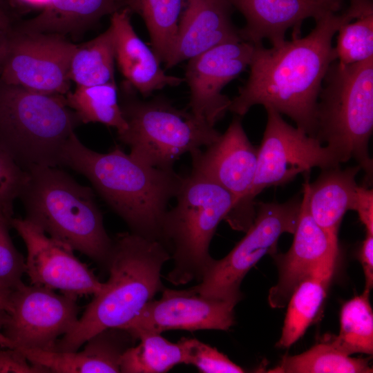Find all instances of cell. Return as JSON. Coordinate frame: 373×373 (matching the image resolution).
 Listing matches in <instances>:
<instances>
[{
	"instance_id": "6da1fadb",
	"label": "cell",
	"mask_w": 373,
	"mask_h": 373,
	"mask_svg": "<svg viewBox=\"0 0 373 373\" xmlns=\"http://www.w3.org/2000/svg\"><path fill=\"white\" fill-rule=\"evenodd\" d=\"M368 10L364 0H350L343 13L329 12L316 21L304 37L271 48L254 44L250 73L229 111L245 115L255 105L271 107L293 119L297 127L315 137L317 104L324 77L336 60L332 39L339 28Z\"/></svg>"
},
{
	"instance_id": "7a4b0ae2",
	"label": "cell",
	"mask_w": 373,
	"mask_h": 373,
	"mask_svg": "<svg viewBox=\"0 0 373 373\" xmlns=\"http://www.w3.org/2000/svg\"><path fill=\"white\" fill-rule=\"evenodd\" d=\"M61 165L86 177L131 232L162 243L167 206L183 176L149 166L118 146L105 153L93 151L75 133L63 148Z\"/></svg>"
},
{
	"instance_id": "3957f363",
	"label": "cell",
	"mask_w": 373,
	"mask_h": 373,
	"mask_svg": "<svg viewBox=\"0 0 373 373\" xmlns=\"http://www.w3.org/2000/svg\"><path fill=\"white\" fill-rule=\"evenodd\" d=\"M171 259L166 247L132 232L113 240L104 288L94 296L73 328L59 338L52 351L76 352L98 332L124 327L164 288L161 271Z\"/></svg>"
},
{
	"instance_id": "277c9868",
	"label": "cell",
	"mask_w": 373,
	"mask_h": 373,
	"mask_svg": "<svg viewBox=\"0 0 373 373\" xmlns=\"http://www.w3.org/2000/svg\"><path fill=\"white\" fill-rule=\"evenodd\" d=\"M27 173L19 196L25 218L107 269L113 240L105 229L93 190L57 167L37 166Z\"/></svg>"
},
{
	"instance_id": "5b68a950",
	"label": "cell",
	"mask_w": 373,
	"mask_h": 373,
	"mask_svg": "<svg viewBox=\"0 0 373 373\" xmlns=\"http://www.w3.org/2000/svg\"><path fill=\"white\" fill-rule=\"evenodd\" d=\"M82 124L63 95H46L0 80V150L25 171L61 165L63 148Z\"/></svg>"
},
{
	"instance_id": "8992f818",
	"label": "cell",
	"mask_w": 373,
	"mask_h": 373,
	"mask_svg": "<svg viewBox=\"0 0 373 373\" xmlns=\"http://www.w3.org/2000/svg\"><path fill=\"white\" fill-rule=\"evenodd\" d=\"M162 227V244L173 262L166 279L174 285L200 282L213 258L209 246L216 229L235 204L225 189L191 171L184 177Z\"/></svg>"
},
{
	"instance_id": "52a82bcc",
	"label": "cell",
	"mask_w": 373,
	"mask_h": 373,
	"mask_svg": "<svg viewBox=\"0 0 373 373\" xmlns=\"http://www.w3.org/2000/svg\"><path fill=\"white\" fill-rule=\"evenodd\" d=\"M316 136L326 142L345 162L354 158L369 184L372 160L369 141L373 128V57L329 67L318 96Z\"/></svg>"
},
{
	"instance_id": "ba28073f",
	"label": "cell",
	"mask_w": 373,
	"mask_h": 373,
	"mask_svg": "<svg viewBox=\"0 0 373 373\" xmlns=\"http://www.w3.org/2000/svg\"><path fill=\"white\" fill-rule=\"evenodd\" d=\"M118 97L127 124V128L117 133L118 139L130 147L131 155L149 166L172 170L182 155L206 147L221 135L213 126L191 111L175 107L164 97L140 99L125 80Z\"/></svg>"
},
{
	"instance_id": "9c48e42d",
	"label": "cell",
	"mask_w": 373,
	"mask_h": 373,
	"mask_svg": "<svg viewBox=\"0 0 373 373\" xmlns=\"http://www.w3.org/2000/svg\"><path fill=\"white\" fill-rule=\"evenodd\" d=\"M267 122L258 147L257 168L251 186L225 220L238 231H247L256 215L255 197L263 189L291 181L313 167L322 170L339 166L342 160L331 147L298 127L287 124L281 114L265 107Z\"/></svg>"
},
{
	"instance_id": "30bf717a",
	"label": "cell",
	"mask_w": 373,
	"mask_h": 373,
	"mask_svg": "<svg viewBox=\"0 0 373 373\" xmlns=\"http://www.w3.org/2000/svg\"><path fill=\"white\" fill-rule=\"evenodd\" d=\"M302 199L285 203L258 202L246 235L220 260L213 259L201 281L195 285L202 294L236 305L242 298L240 285L246 274L275 248L284 233H294Z\"/></svg>"
},
{
	"instance_id": "8fae6325",
	"label": "cell",
	"mask_w": 373,
	"mask_h": 373,
	"mask_svg": "<svg viewBox=\"0 0 373 373\" xmlns=\"http://www.w3.org/2000/svg\"><path fill=\"white\" fill-rule=\"evenodd\" d=\"M77 296L24 283L13 289L0 347L52 351L78 321Z\"/></svg>"
},
{
	"instance_id": "7c38bea8",
	"label": "cell",
	"mask_w": 373,
	"mask_h": 373,
	"mask_svg": "<svg viewBox=\"0 0 373 373\" xmlns=\"http://www.w3.org/2000/svg\"><path fill=\"white\" fill-rule=\"evenodd\" d=\"M76 48L65 37L24 32L14 26L0 61V80L38 93L66 95Z\"/></svg>"
},
{
	"instance_id": "4fadbf2b",
	"label": "cell",
	"mask_w": 373,
	"mask_h": 373,
	"mask_svg": "<svg viewBox=\"0 0 373 373\" xmlns=\"http://www.w3.org/2000/svg\"><path fill=\"white\" fill-rule=\"evenodd\" d=\"M13 227L27 248L26 274L32 285L77 297L96 295L105 287L66 245L46 234L26 218H13Z\"/></svg>"
},
{
	"instance_id": "5bb4252c",
	"label": "cell",
	"mask_w": 373,
	"mask_h": 373,
	"mask_svg": "<svg viewBox=\"0 0 373 373\" xmlns=\"http://www.w3.org/2000/svg\"><path fill=\"white\" fill-rule=\"evenodd\" d=\"M254 44L243 40L214 46L188 60L184 81L190 89V111L215 126L229 111L231 101L223 88L249 66Z\"/></svg>"
},
{
	"instance_id": "9a60e30c",
	"label": "cell",
	"mask_w": 373,
	"mask_h": 373,
	"mask_svg": "<svg viewBox=\"0 0 373 373\" xmlns=\"http://www.w3.org/2000/svg\"><path fill=\"white\" fill-rule=\"evenodd\" d=\"M159 300L149 302L124 329L161 334L172 329L228 330L235 322L233 303L200 294L195 287L173 289L164 287Z\"/></svg>"
},
{
	"instance_id": "2e32d148",
	"label": "cell",
	"mask_w": 373,
	"mask_h": 373,
	"mask_svg": "<svg viewBox=\"0 0 373 373\" xmlns=\"http://www.w3.org/2000/svg\"><path fill=\"white\" fill-rule=\"evenodd\" d=\"M309 184L307 177L292 245L278 260V280L270 289L268 296L269 303L273 308L285 307L296 287L321 264L338 259V241L332 239L310 213Z\"/></svg>"
},
{
	"instance_id": "e0dca14e",
	"label": "cell",
	"mask_w": 373,
	"mask_h": 373,
	"mask_svg": "<svg viewBox=\"0 0 373 373\" xmlns=\"http://www.w3.org/2000/svg\"><path fill=\"white\" fill-rule=\"evenodd\" d=\"M205 148L190 154L191 171L228 191L235 199L234 207L251 186L258 148L249 141L239 117H235L218 140Z\"/></svg>"
},
{
	"instance_id": "ac0fdd59",
	"label": "cell",
	"mask_w": 373,
	"mask_h": 373,
	"mask_svg": "<svg viewBox=\"0 0 373 373\" xmlns=\"http://www.w3.org/2000/svg\"><path fill=\"white\" fill-rule=\"evenodd\" d=\"M246 19L239 29L243 41L253 44L268 39L272 47L282 45L291 28L298 32L307 18L315 21L329 12H337L343 0H227Z\"/></svg>"
},
{
	"instance_id": "d6986e66",
	"label": "cell",
	"mask_w": 373,
	"mask_h": 373,
	"mask_svg": "<svg viewBox=\"0 0 373 373\" xmlns=\"http://www.w3.org/2000/svg\"><path fill=\"white\" fill-rule=\"evenodd\" d=\"M232 8L227 0H186L165 68L218 45L242 40L231 19Z\"/></svg>"
},
{
	"instance_id": "ffe728a7",
	"label": "cell",
	"mask_w": 373,
	"mask_h": 373,
	"mask_svg": "<svg viewBox=\"0 0 373 373\" xmlns=\"http://www.w3.org/2000/svg\"><path fill=\"white\" fill-rule=\"evenodd\" d=\"M137 341L127 329L111 327L87 340L84 348L79 352L13 349L19 351L30 363L43 368L46 372L117 373L120 372L123 354Z\"/></svg>"
},
{
	"instance_id": "44dd1931",
	"label": "cell",
	"mask_w": 373,
	"mask_h": 373,
	"mask_svg": "<svg viewBox=\"0 0 373 373\" xmlns=\"http://www.w3.org/2000/svg\"><path fill=\"white\" fill-rule=\"evenodd\" d=\"M132 14L124 9L111 15L115 59L124 80L144 97L166 86L180 85L184 79L166 74L152 49L136 34L131 22Z\"/></svg>"
},
{
	"instance_id": "7402d4cb",
	"label": "cell",
	"mask_w": 373,
	"mask_h": 373,
	"mask_svg": "<svg viewBox=\"0 0 373 373\" xmlns=\"http://www.w3.org/2000/svg\"><path fill=\"white\" fill-rule=\"evenodd\" d=\"M140 0H50L36 17L17 21L21 31L79 38L104 16L128 9L138 14Z\"/></svg>"
},
{
	"instance_id": "603a6c76",
	"label": "cell",
	"mask_w": 373,
	"mask_h": 373,
	"mask_svg": "<svg viewBox=\"0 0 373 373\" xmlns=\"http://www.w3.org/2000/svg\"><path fill=\"white\" fill-rule=\"evenodd\" d=\"M359 165L341 169L339 166L323 169L315 182L309 184L310 213L328 236L338 241L343 216L353 210L358 185L355 178Z\"/></svg>"
},
{
	"instance_id": "cb8c5ba5",
	"label": "cell",
	"mask_w": 373,
	"mask_h": 373,
	"mask_svg": "<svg viewBox=\"0 0 373 373\" xmlns=\"http://www.w3.org/2000/svg\"><path fill=\"white\" fill-rule=\"evenodd\" d=\"M337 259L321 264L294 289L289 301L279 348H289L305 333L314 320L327 294Z\"/></svg>"
},
{
	"instance_id": "d4e9b609",
	"label": "cell",
	"mask_w": 373,
	"mask_h": 373,
	"mask_svg": "<svg viewBox=\"0 0 373 373\" xmlns=\"http://www.w3.org/2000/svg\"><path fill=\"white\" fill-rule=\"evenodd\" d=\"M140 342L128 349L120 362L122 373H164L175 365L186 363L190 338L176 343L161 334L140 332L133 335Z\"/></svg>"
},
{
	"instance_id": "484cf974",
	"label": "cell",
	"mask_w": 373,
	"mask_h": 373,
	"mask_svg": "<svg viewBox=\"0 0 373 373\" xmlns=\"http://www.w3.org/2000/svg\"><path fill=\"white\" fill-rule=\"evenodd\" d=\"M115 61L114 37L109 26L93 39L77 45L70 64L69 79L79 86L114 83Z\"/></svg>"
},
{
	"instance_id": "4316f807",
	"label": "cell",
	"mask_w": 373,
	"mask_h": 373,
	"mask_svg": "<svg viewBox=\"0 0 373 373\" xmlns=\"http://www.w3.org/2000/svg\"><path fill=\"white\" fill-rule=\"evenodd\" d=\"M370 358H353L329 341L294 356H285L269 373H372Z\"/></svg>"
},
{
	"instance_id": "83f0119b",
	"label": "cell",
	"mask_w": 373,
	"mask_h": 373,
	"mask_svg": "<svg viewBox=\"0 0 373 373\" xmlns=\"http://www.w3.org/2000/svg\"><path fill=\"white\" fill-rule=\"evenodd\" d=\"M67 104L82 123L99 122L114 127L117 133L127 128L118 97L116 83L90 86H77L66 95Z\"/></svg>"
},
{
	"instance_id": "f1b7e54d",
	"label": "cell",
	"mask_w": 373,
	"mask_h": 373,
	"mask_svg": "<svg viewBox=\"0 0 373 373\" xmlns=\"http://www.w3.org/2000/svg\"><path fill=\"white\" fill-rule=\"evenodd\" d=\"M370 292L364 289L361 295L344 303L341 311L339 334L329 341L349 356L373 354V312Z\"/></svg>"
},
{
	"instance_id": "f546056e",
	"label": "cell",
	"mask_w": 373,
	"mask_h": 373,
	"mask_svg": "<svg viewBox=\"0 0 373 373\" xmlns=\"http://www.w3.org/2000/svg\"><path fill=\"white\" fill-rule=\"evenodd\" d=\"M138 15L147 28L152 50L160 63L168 59L186 0H140Z\"/></svg>"
},
{
	"instance_id": "4dcf8cb0",
	"label": "cell",
	"mask_w": 373,
	"mask_h": 373,
	"mask_svg": "<svg viewBox=\"0 0 373 373\" xmlns=\"http://www.w3.org/2000/svg\"><path fill=\"white\" fill-rule=\"evenodd\" d=\"M336 60L349 65L373 57V10L343 24L338 30Z\"/></svg>"
},
{
	"instance_id": "1f68e13d",
	"label": "cell",
	"mask_w": 373,
	"mask_h": 373,
	"mask_svg": "<svg viewBox=\"0 0 373 373\" xmlns=\"http://www.w3.org/2000/svg\"><path fill=\"white\" fill-rule=\"evenodd\" d=\"M27 178V171L0 150L1 218L12 221L14 218V202L19 198Z\"/></svg>"
},
{
	"instance_id": "d6a6232c",
	"label": "cell",
	"mask_w": 373,
	"mask_h": 373,
	"mask_svg": "<svg viewBox=\"0 0 373 373\" xmlns=\"http://www.w3.org/2000/svg\"><path fill=\"white\" fill-rule=\"evenodd\" d=\"M10 227L11 222L0 217V285L15 289L23 283L26 261L12 242Z\"/></svg>"
},
{
	"instance_id": "836d02e7",
	"label": "cell",
	"mask_w": 373,
	"mask_h": 373,
	"mask_svg": "<svg viewBox=\"0 0 373 373\" xmlns=\"http://www.w3.org/2000/svg\"><path fill=\"white\" fill-rule=\"evenodd\" d=\"M186 364L195 366L203 373H242L245 372L216 347L196 338L189 340Z\"/></svg>"
},
{
	"instance_id": "e575fe53",
	"label": "cell",
	"mask_w": 373,
	"mask_h": 373,
	"mask_svg": "<svg viewBox=\"0 0 373 373\" xmlns=\"http://www.w3.org/2000/svg\"><path fill=\"white\" fill-rule=\"evenodd\" d=\"M0 373H46V371L30 363L17 350H0Z\"/></svg>"
},
{
	"instance_id": "d590c367",
	"label": "cell",
	"mask_w": 373,
	"mask_h": 373,
	"mask_svg": "<svg viewBox=\"0 0 373 373\" xmlns=\"http://www.w3.org/2000/svg\"><path fill=\"white\" fill-rule=\"evenodd\" d=\"M353 210L357 211L366 232L373 234V191L367 186H358Z\"/></svg>"
},
{
	"instance_id": "8d00e7d4",
	"label": "cell",
	"mask_w": 373,
	"mask_h": 373,
	"mask_svg": "<svg viewBox=\"0 0 373 373\" xmlns=\"http://www.w3.org/2000/svg\"><path fill=\"white\" fill-rule=\"evenodd\" d=\"M359 258L365 276V289L370 291L373 287V234L366 233L360 249Z\"/></svg>"
},
{
	"instance_id": "74e56055",
	"label": "cell",
	"mask_w": 373,
	"mask_h": 373,
	"mask_svg": "<svg viewBox=\"0 0 373 373\" xmlns=\"http://www.w3.org/2000/svg\"><path fill=\"white\" fill-rule=\"evenodd\" d=\"M19 20L6 12L0 10V61L13 30L15 23Z\"/></svg>"
},
{
	"instance_id": "f35d334b",
	"label": "cell",
	"mask_w": 373,
	"mask_h": 373,
	"mask_svg": "<svg viewBox=\"0 0 373 373\" xmlns=\"http://www.w3.org/2000/svg\"><path fill=\"white\" fill-rule=\"evenodd\" d=\"M50 0H10L12 9L15 14L19 17V15L26 10L32 8L43 7Z\"/></svg>"
},
{
	"instance_id": "ab89813d",
	"label": "cell",
	"mask_w": 373,
	"mask_h": 373,
	"mask_svg": "<svg viewBox=\"0 0 373 373\" xmlns=\"http://www.w3.org/2000/svg\"><path fill=\"white\" fill-rule=\"evenodd\" d=\"M13 289L7 288L0 285V309L7 312L10 308V296Z\"/></svg>"
},
{
	"instance_id": "60d3db41",
	"label": "cell",
	"mask_w": 373,
	"mask_h": 373,
	"mask_svg": "<svg viewBox=\"0 0 373 373\" xmlns=\"http://www.w3.org/2000/svg\"><path fill=\"white\" fill-rule=\"evenodd\" d=\"M8 317V313L5 310L0 309V331L2 329Z\"/></svg>"
}]
</instances>
